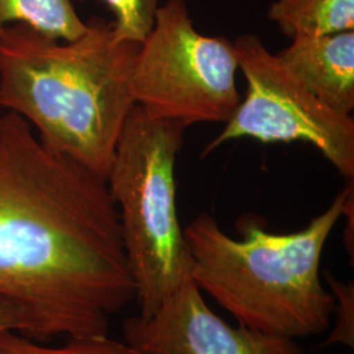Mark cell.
I'll return each instance as SVG.
<instances>
[{
	"instance_id": "cell-1",
	"label": "cell",
	"mask_w": 354,
	"mask_h": 354,
	"mask_svg": "<svg viewBox=\"0 0 354 354\" xmlns=\"http://www.w3.org/2000/svg\"><path fill=\"white\" fill-rule=\"evenodd\" d=\"M0 295L26 314L23 335L109 333L136 299L106 181L48 149L23 117L0 111Z\"/></svg>"
},
{
	"instance_id": "cell-2",
	"label": "cell",
	"mask_w": 354,
	"mask_h": 354,
	"mask_svg": "<svg viewBox=\"0 0 354 354\" xmlns=\"http://www.w3.org/2000/svg\"><path fill=\"white\" fill-rule=\"evenodd\" d=\"M140 45L120 41L112 21L92 17L74 41L23 24L0 28V111L23 117L51 151L104 178L136 102Z\"/></svg>"
},
{
	"instance_id": "cell-3",
	"label": "cell",
	"mask_w": 354,
	"mask_h": 354,
	"mask_svg": "<svg viewBox=\"0 0 354 354\" xmlns=\"http://www.w3.org/2000/svg\"><path fill=\"white\" fill-rule=\"evenodd\" d=\"M352 193L353 185L342 189L291 234H272L243 216L241 238L234 239L212 215H197L183 228L190 279L241 327L292 340L327 332L336 304L322 283L320 261Z\"/></svg>"
},
{
	"instance_id": "cell-4",
	"label": "cell",
	"mask_w": 354,
	"mask_h": 354,
	"mask_svg": "<svg viewBox=\"0 0 354 354\" xmlns=\"http://www.w3.org/2000/svg\"><path fill=\"white\" fill-rule=\"evenodd\" d=\"M185 129L178 122L153 120L136 105L106 177L142 317L158 311L189 277L175 178Z\"/></svg>"
},
{
	"instance_id": "cell-5",
	"label": "cell",
	"mask_w": 354,
	"mask_h": 354,
	"mask_svg": "<svg viewBox=\"0 0 354 354\" xmlns=\"http://www.w3.org/2000/svg\"><path fill=\"white\" fill-rule=\"evenodd\" d=\"M234 42L201 35L185 0H167L137 51L131 93L153 120L183 124L227 122L241 97Z\"/></svg>"
},
{
	"instance_id": "cell-6",
	"label": "cell",
	"mask_w": 354,
	"mask_h": 354,
	"mask_svg": "<svg viewBox=\"0 0 354 354\" xmlns=\"http://www.w3.org/2000/svg\"><path fill=\"white\" fill-rule=\"evenodd\" d=\"M234 48L247 80V93L222 133L205 147L203 156L239 138L261 143L306 142L315 146L342 175L353 180V117L317 99L257 35L239 36Z\"/></svg>"
},
{
	"instance_id": "cell-7",
	"label": "cell",
	"mask_w": 354,
	"mask_h": 354,
	"mask_svg": "<svg viewBox=\"0 0 354 354\" xmlns=\"http://www.w3.org/2000/svg\"><path fill=\"white\" fill-rule=\"evenodd\" d=\"M124 339L143 354H306L292 339L228 326L190 277L152 315L127 317Z\"/></svg>"
},
{
	"instance_id": "cell-8",
	"label": "cell",
	"mask_w": 354,
	"mask_h": 354,
	"mask_svg": "<svg viewBox=\"0 0 354 354\" xmlns=\"http://www.w3.org/2000/svg\"><path fill=\"white\" fill-rule=\"evenodd\" d=\"M279 59L317 99L339 113L354 109V30L291 39Z\"/></svg>"
},
{
	"instance_id": "cell-9",
	"label": "cell",
	"mask_w": 354,
	"mask_h": 354,
	"mask_svg": "<svg viewBox=\"0 0 354 354\" xmlns=\"http://www.w3.org/2000/svg\"><path fill=\"white\" fill-rule=\"evenodd\" d=\"M268 19L290 38L354 30V0H274Z\"/></svg>"
},
{
	"instance_id": "cell-10",
	"label": "cell",
	"mask_w": 354,
	"mask_h": 354,
	"mask_svg": "<svg viewBox=\"0 0 354 354\" xmlns=\"http://www.w3.org/2000/svg\"><path fill=\"white\" fill-rule=\"evenodd\" d=\"M11 24L59 41H74L87 30L71 0H0V28Z\"/></svg>"
},
{
	"instance_id": "cell-11",
	"label": "cell",
	"mask_w": 354,
	"mask_h": 354,
	"mask_svg": "<svg viewBox=\"0 0 354 354\" xmlns=\"http://www.w3.org/2000/svg\"><path fill=\"white\" fill-rule=\"evenodd\" d=\"M0 354H143L125 342L105 336L71 337L62 346H46L19 330L0 332Z\"/></svg>"
},
{
	"instance_id": "cell-12",
	"label": "cell",
	"mask_w": 354,
	"mask_h": 354,
	"mask_svg": "<svg viewBox=\"0 0 354 354\" xmlns=\"http://www.w3.org/2000/svg\"><path fill=\"white\" fill-rule=\"evenodd\" d=\"M113 11L114 36L120 41L140 45L155 24L160 0H104Z\"/></svg>"
},
{
	"instance_id": "cell-13",
	"label": "cell",
	"mask_w": 354,
	"mask_h": 354,
	"mask_svg": "<svg viewBox=\"0 0 354 354\" xmlns=\"http://www.w3.org/2000/svg\"><path fill=\"white\" fill-rule=\"evenodd\" d=\"M330 294L335 298V326L324 342L326 345L340 344L354 348V283L337 279L327 269L323 270Z\"/></svg>"
},
{
	"instance_id": "cell-14",
	"label": "cell",
	"mask_w": 354,
	"mask_h": 354,
	"mask_svg": "<svg viewBox=\"0 0 354 354\" xmlns=\"http://www.w3.org/2000/svg\"><path fill=\"white\" fill-rule=\"evenodd\" d=\"M26 327L24 311L17 304L0 295V332L11 329L23 333Z\"/></svg>"
}]
</instances>
